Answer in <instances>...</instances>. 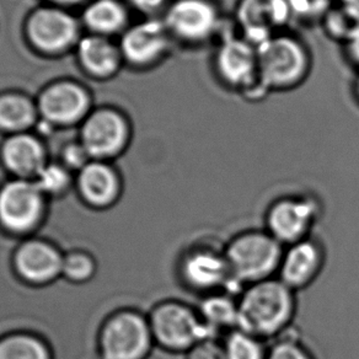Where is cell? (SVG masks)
Returning <instances> with one entry per match:
<instances>
[{
  "label": "cell",
  "mask_w": 359,
  "mask_h": 359,
  "mask_svg": "<svg viewBox=\"0 0 359 359\" xmlns=\"http://www.w3.org/2000/svg\"><path fill=\"white\" fill-rule=\"evenodd\" d=\"M238 329L269 344L292 329L297 293L275 277L243 288L238 295Z\"/></svg>",
  "instance_id": "obj_1"
},
{
  "label": "cell",
  "mask_w": 359,
  "mask_h": 359,
  "mask_svg": "<svg viewBox=\"0 0 359 359\" xmlns=\"http://www.w3.org/2000/svg\"><path fill=\"white\" fill-rule=\"evenodd\" d=\"M283 251L285 246L264 228L233 235L224 244V252L238 290L277 277Z\"/></svg>",
  "instance_id": "obj_2"
},
{
  "label": "cell",
  "mask_w": 359,
  "mask_h": 359,
  "mask_svg": "<svg viewBox=\"0 0 359 359\" xmlns=\"http://www.w3.org/2000/svg\"><path fill=\"white\" fill-rule=\"evenodd\" d=\"M257 55L259 79L269 93L297 89L308 79L313 67L304 41L287 31L259 46Z\"/></svg>",
  "instance_id": "obj_3"
},
{
  "label": "cell",
  "mask_w": 359,
  "mask_h": 359,
  "mask_svg": "<svg viewBox=\"0 0 359 359\" xmlns=\"http://www.w3.org/2000/svg\"><path fill=\"white\" fill-rule=\"evenodd\" d=\"M177 275L181 285L200 298L219 292L240 294L230 275L224 244L210 240L191 243L180 255Z\"/></svg>",
  "instance_id": "obj_4"
},
{
  "label": "cell",
  "mask_w": 359,
  "mask_h": 359,
  "mask_svg": "<svg viewBox=\"0 0 359 359\" xmlns=\"http://www.w3.org/2000/svg\"><path fill=\"white\" fill-rule=\"evenodd\" d=\"M174 42L200 47L230 32L215 0H171L161 15Z\"/></svg>",
  "instance_id": "obj_5"
},
{
  "label": "cell",
  "mask_w": 359,
  "mask_h": 359,
  "mask_svg": "<svg viewBox=\"0 0 359 359\" xmlns=\"http://www.w3.org/2000/svg\"><path fill=\"white\" fill-rule=\"evenodd\" d=\"M213 69L222 84L248 100H262L269 94L259 79L257 47L240 35L229 32L218 41Z\"/></svg>",
  "instance_id": "obj_6"
},
{
  "label": "cell",
  "mask_w": 359,
  "mask_h": 359,
  "mask_svg": "<svg viewBox=\"0 0 359 359\" xmlns=\"http://www.w3.org/2000/svg\"><path fill=\"white\" fill-rule=\"evenodd\" d=\"M153 339L171 353L185 354L201 341L215 337L201 319L197 306L182 300H165L149 316Z\"/></svg>",
  "instance_id": "obj_7"
},
{
  "label": "cell",
  "mask_w": 359,
  "mask_h": 359,
  "mask_svg": "<svg viewBox=\"0 0 359 359\" xmlns=\"http://www.w3.org/2000/svg\"><path fill=\"white\" fill-rule=\"evenodd\" d=\"M323 215V202L313 194H288L269 203L264 229L283 246L311 236Z\"/></svg>",
  "instance_id": "obj_8"
},
{
  "label": "cell",
  "mask_w": 359,
  "mask_h": 359,
  "mask_svg": "<svg viewBox=\"0 0 359 359\" xmlns=\"http://www.w3.org/2000/svg\"><path fill=\"white\" fill-rule=\"evenodd\" d=\"M79 34V22L60 6H41L26 19V39L42 55L65 53L76 46Z\"/></svg>",
  "instance_id": "obj_9"
},
{
  "label": "cell",
  "mask_w": 359,
  "mask_h": 359,
  "mask_svg": "<svg viewBox=\"0 0 359 359\" xmlns=\"http://www.w3.org/2000/svg\"><path fill=\"white\" fill-rule=\"evenodd\" d=\"M153 344L149 320L133 311L114 316L101 334L104 359H144Z\"/></svg>",
  "instance_id": "obj_10"
},
{
  "label": "cell",
  "mask_w": 359,
  "mask_h": 359,
  "mask_svg": "<svg viewBox=\"0 0 359 359\" xmlns=\"http://www.w3.org/2000/svg\"><path fill=\"white\" fill-rule=\"evenodd\" d=\"M130 135V123L120 111L101 107L90 111L81 122L80 143L91 159L104 161L120 154Z\"/></svg>",
  "instance_id": "obj_11"
},
{
  "label": "cell",
  "mask_w": 359,
  "mask_h": 359,
  "mask_svg": "<svg viewBox=\"0 0 359 359\" xmlns=\"http://www.w3.org/2000/svg\"><path fill=\"white\" fill-rule=\"evenodd\" d=\"M292 22L288 0H238L234 25L239 35L259 47Z\"/></svg>",
  "instance_id": "obj_12"
},
{
  "label": "cell",
  "mask_w": 359,
  "mask_h": 359,
  "mask_svg": "<svg viewBox=\"0 0 359 359\" xmlns=\"http://www.w3.org/2000/svg\"><path fill=\"white\" fill-rule=\"evenodd\" d=\"M174 40L161 18H148L130 25L121 37L123 60L137 68H150L169 55Z\"/></svg>",
  "instance_id": "obj_13"
},
{
  "label": "cell",
  "mask_w": 359,
  "mask_h": 359,
  "mask_svg": "<svg viewBox=\"0 0 359 359\" xmlns=\"http://www.w3.org/2000/svg\"><path fill=\"white\" fill-rule=\"evenodd\" d=\"M43 210L45 195L34 180H14L0 190V223L13 233L34 229Z\"/></svg>",
  "instance_id": "obj_14"
},
{
  "label": "cell",
  "mask_w": 359,
  "mask_h": 359,
  "mask_svg": "<svg viewBox=\"0 0 359 359\" xmlns=\"http://www.w3.org/2000/svg\"><path fill=\"white\" fill-rule=\"evenodd\" d=\"M39 116L46 123L72 126L90 114L88 90L73 80H57L47 85L36 100Z\"/></svg>",
  "instance_id": "obj_15"
},
{
  "label": "cell",
  "mask_w": 359,
  "mask_h": 359,
  "mask_svg": "<svg viewBox=\"0 0 359 359\" xmlns=\"http://www.w3.org/2000/svg\"><path fill=\"white\" fill-rule=\"evenodd\" d=\"M326 262V250L321 240L309 236L285 246L277 278L298 293L309 288L319 278Z\"/></svg>",
  "instance_id": "obj_16"
},
{
  "label": "cell",
  "mask_w": 359,
  "mask_h": 359,
  "mask_svg": "<svg viewBox=\"0 0 359 359\" xmlns=\"http://www.w3.org/2000/svg\"><path fill=\"white\" fill-rule=\"evenodd\" d=\"M63 257L52 245L41 240H30L16 251V271L31 283L43 285L62 275Z\"/></svg>",
  "instance_id": "obj_17"
},
{
  "label": "cell",
  "mask_w": 359,
  "mask_h": 359,
  "mask_svg": "<svg viewBox=\"0 0 359 359\" xmlns=\"http://www.w3.org/2000/svg\"><path fill=\"white\" fill-rule=\"evenodd\" d=\"M0 155L6 169L18 179L35 180L47 164L45 147L29 132L9 135L1 145Z\"/></svg>",
  "instance_id": "obj_18"
},
{
  "label": "cell",
  "mask_w": 359,
  "mask_h": 359,
  "mask_svg": "<svg viewBox=\"0 0 359 359\" xmlns=\"http://www.w3.org/2000/svg\"><path fill=\"white\" fill-rule=\"evenodd\" d=\"M76 58L86 74L105 79L117 73L123 60L120 47L105 36L89 35L80 37L75 46Z\"/></svg>",
  "instance_id": "obj_19"
},
{
  "label": "cell",
  "mask_w": 359,
  "mask_h": 359,
  "mask_svg": "<svg viewBox=\"0 0 359 359\" xmlns=\"http://www.w3.org/2000/svg\"><path fill=\"white\" fill-rule=\"evenodd\" d=\"M78 189L90 205L106 207L117 198L120 182L110 165L102 160H90L79 171Z\"/></svg>",
  "instance_id": "obj_20"
},
{
  "label": "cell",
  "mask_w": 359,
  "mask_h": 359,
  "mask_svg": "<svg viewBox=\"0 0 359 359\" xmlns=\"http://www.w3.org/2000/svg\"><path fill=\"white\" fill-rule=\"evenodd\" d=\"M201 319L215 337L223 339L239 326L238 295L219 292L202 297L197 305Z\"/></svg>",
  "instance_id": "obj_21"
},
{
  "label": "cell",
  "mask_w": 359,
  "mask_h": 359,
  "mask_svg": "<svg viewBox=\"0 0 359 359\" xmlns=\"http://www.w3.org/2000/svg\"><path fill=\"white\" fill-rule=\"evenodd\" d=\"M81 20L90 34L109 37L127 29L128 14L120 0H91Z\"/></svg>",
  "instance_id": "obj_22"
},
{
  "label": "cell",
  "mask_w": 359,
  "mask_h": 359,
  "mask_svg": "<svg viewBox=\"0 0 359 359\" xmlns=\"http://www.w3.org/2000/svg\"><path fill=\"white\" fill-rule=\"evenodd\" d=\"M36 102L19 91L0 94V130L16 135L29 132L39 120Z\"/></svg>",
  "instance_id": "obj_23"
},
{
  "label": "cell",
  "mask_w": 359,
  "mask_h": 359,
  "mask_svg": "<svg viewBox=\"0 0 359 359\" xmlns=\"http://www.w3.org/2000/svg\"><path fill=\"white\" fill-rule=\"evenodd\" d=\"M320 26L329 39L344 46L359 31V14L339 1L331 6Z\"/></svg>",
  "instance_id": "obj_24"
},
{
  "label": "cell",
  "mask_w": 359,
  "mask_h": 359,
  "mask_svg": "<svg viewBox=\"0 0 359 359\" xmlns=\"http://www.w3.org/2000/svg\"><path fill=\"white\" fill-rule=\"evenodd\" d=\"M222 341L226 359H267L269 342L243 330H233Z\"/></svg>",
  "instance_id": "obj_25"
},
{
  "label": "cell",
  "mask_w": 359,
  "mask_h": 359,
  "mask_svg": "<svg viewBox=\"0 0 359 359\" xmlns=\"http://www.w3.org/2000/svg\"><path fill=\"white\" fill-rule=\"evenodd\" d=\"M0 359H50V353L40 339L13 334L0 341Z\"/></svg>",
  "instance_id": "obj_26"
},
{
  "label": "cell",
  "mask_w": 359,
  "mask_h": 359,
  "mask_svg": "<svg viewBox=\"0 0 359 359\" xmlns=\"http://www.w3.org/2000/svg\"><path fill=\"white\" fill-rule=\"evenodd\" d=\"M267 359H316L299 334L290 329L269 344Z\"/></svg>",
  "instance_id": "obj_27"
},
{
  "label": "cell",
  "mask_w": 359,
  "mask_h": 359,
  "mask_svg": "<svg viewBox=\"0 0 359 359\" xmlns=\"http://www.w3.org/2000/svg\"><path fill=\"white\" fill-rule=\"evenodd\" d=\"M292 22L297 21L302 25L319 24L331 9L332 0H288Z\"/></svg>",
  "instance_id": "obj_28"
},
{
  "label": "cell",
  "mask_w": 359,
  "mask_h": 359,
  "mask_svg": "<svg viewBox=\"0 0 359 359\" xmlns=\"http://www.w3.org/2000/svg\"><path fill=\"white\" fill-rule=\"evenodd\" d=\"M43 195H60L70 185L69 170L63 164H46L34 180Z\"/></svg>",
  "instance_id": "obj_29"
},
{
  "label": "cell",
  "mask_w": 359,
  "mask_h": 359,
  "mask_svg": "<svg viewBox=\"0 0 359 359\" xmlns=\"http://www.w3.org/2000/svg\"><path fill=\"white\" fill-rule=\"evenodd\" d=\"M95 264L93 259L84 252L74 251L63 257L62 275L73 282H84L93 277Z\"/></svg>",
  "instance_id": "obj_30"
},
{
  "label": "cell",
  "mask_w": 359,
  "mask_h": 359,
  "mask_svg": "<svg viewBox=\"0 0 359 359\" xmlns=\"http://www.w3.org/2000/svg\"><path fill=\"white\" fill-rule=\"evenodd\" d=\"M184 355L185 359H226L223 341L219 337H210L201 341Z\"/></svg>",
  "instance_id": "obj_31"
},
{
  "label": "cell",
  "mask_w": 359,
  "mask_h": 359,
  "mask_svg": "<svg viewBox=\"0 0 359 359\" xmlns=\"http://www.w3.org/2000/svg\"><path fill=\"white\" fill-rule=\"evenodd\" d=\"M89 153L86 151L80 142L70 143L67 145L65 149L62 150V164L65 165L67 169L81 170L85 165L89 163Z\"/></svg>",
  "instance_id": "obj_32"
},
{
  "label": "cell",
  "mask_w": 359,
  "mask_h": 359,
  "mask_svg": "<svg viewBox=\"0 0 359 359\" xmlns=\"http://www.w3.org/2000/svg\"><path fill=\"white\" fill-rule=\"evenodd\" d=\"M128 4L135 11L148 18H156L158 14H164L166 8L169 6L171 0H127Z\"/></svg>",
  "instance_id": "obj_33"
},
{
  "label": "cell",
  "mask_w": 359,
  "mask_h": 359,
  "mask_svg": "<svg viewBox=\"0 0 359 359\" xmlns=\"http://www.w3.org/2000/svg\"><path fill=\"white\" fill-rule=\"evenodd\" d=\"M346 55L348 57L352 65L359 68V31L353 36V39L344 46Z\"/></svg>",
  "instance_id": "obj_34"
},
{
  "label": "cell",
  "mask_w": 359,
  "mask_h": 359,
  "mask_svg": "<svg viewBox=\"0 0 359 359\" xmlns=\"http://www.w3.org/2000/svg\"><path fill=\"white\" fill-rule=\"evenodd\" d=\"M48 1H50L52 6L65 8V6H78V4H81L85 0H48Z\"/></svg>",
  "instance_id": "obj_35"
},
{
  "label": "cell",
  "mask_w": 359,
  "mask_h": 359,
  "mask_svg": "<svg viewBox=\"0 0 359 359\" xmlns=\"http://www.w3.org/2000/svg\"><path fill=\"white\" fill-rule=\"evenodd\" d=\"M339 1L349 6V8H352L353 11H357L359 14V0H339Z\"/></svg>",
  "instance_id": "obj_36"
},
{
  "label": "cell",
  "mask_w": 359,
  "mask_h": 359,
  "mask_svg": "<svg viewBox=\"0 0 359 359\" xmlns=\"http://www.w3.org/2000/svg\"><path fill=\"white\" fill-rule=\"evenodd\" d=\"M353 90L354 96H355V99H357V101H358L359 104V74L357 75V78H355V80H354Z\"/></svg>",
  "instance_id": "obj_37"
}]
</instances>
